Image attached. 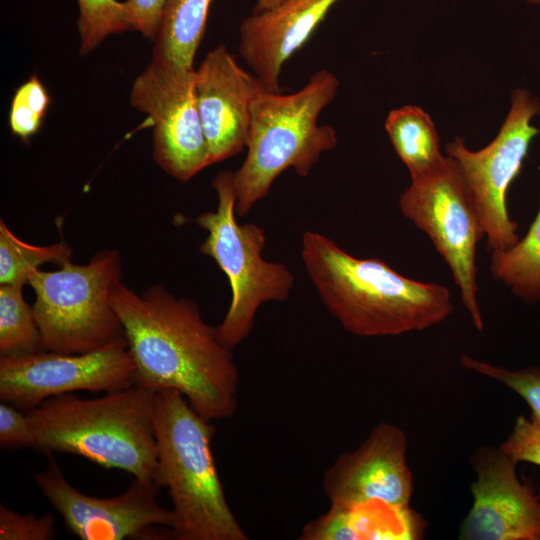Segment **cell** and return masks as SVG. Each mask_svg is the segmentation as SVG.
I'll return each instance as SVG.
<instances>
[{
    "mask_svg": "<svg viewBox=\"0 0 540 540\" xmlns=\"http://www.w3.org/2000/svg\"><path fill=\"white\" fill-rule=\"evenodd\" d=\"M111 300L125 331L136 384L155 392H180L208 421L235 414L238 367L196 302L175 296L163 285L138 294L122 282Z\"/></svg>",
    "mask_w": 540,
    "mask_h": 540,
    "instance_id": "cell-1",
    "label": "cell"
},
{
    "mask_svg": "<svg viewBox=\"0 0 540 540\" xmlns=\"http://www.w3.org/2000/svg\"><path fill=\"white\" fill-rule=\"evenodd\" d=\"M301 258L328 312L353 335L422 331L453 311L446 287L405 277L378 258H356L321 233L303 234Z\"/></svg>",
    "mask_w": 540,
    "mask_h": 540,
    "instance_id": "cell-2",
    "label": "cell"
},
{
    "mask_svg": "<svg viewBox=\"0 0 540 540\" xmlns=\"http://www.w3.org/2000/svg\"><path fill=\"white\" fill-rule=\"evenodd\" d=\"M155 395L135 383L99 398L83 399L71 393L48 398L25 412L33 433L32 448L47 455H78L161 485Z\"/></svg>",
    "mask_w": 540,
    "mask_h": 540,
    "instance_id": "cell-3",
    "label": "cell"
},
{
    "mask_svg": "<svg viewBox=\"0 0 540 540\" xmlns=\"http://www.w3.org/2000/svg\"><path fill=\"white\" fill-rule=\"evenodd\" d=\"M161 485L172 501V538L247 540L226 499L211 449L215 427L176 390L155 395Z\"/></svg>",
    "mask_w": 540,
    "mask_h": 540,
    "instance_id": "cell-4",
    "label": "cell"
},
{
    "mask_svg": "<svg viewBox=\"0 0 540 540\" xmlns=\"http://www.w3.org/2000/svg\"><path fill=\"white\" fill-rule=\"evenodd\" d=\"M338 87L337 77L321 69L294 93L262 88L256 94L247 155L233 172L237 216H246L286 169L294 168L299 176L306 177L321 154L337 145L335 129L320 125L318 118Z\"/></svg>",
    "mask_w": 540,
    "mask_h": 540,
    "instance_id": "cell-5",
    "label": "cell"
},
{
    "mask_svg": "<svg viewBox=\"0 0 540 540\" xmlns=\"http://www.w3.org/2000/svg\"><path fill=\"white\" fill-rule=\"evenodd\" d=\"M118 251L105 249L85 265L71 260L56 271L36 270L28 284L34 291L35 318L42 349L78 354L126 341L111 296L121 283Z\"/></svg>",
    "mask_w": 540,
    "mask_h": 540,
    "instance_id": "cell-6",
    "label": "cell"
},
{
    "mask_svg": "<svg viewBox=\"0 0 540 540\" xmlns=\"http://www.w3.org/2000/svg\"><path fill=\"white\" fill-rule=\"evenodd\" d=\"M211 184L218 205L216 211L204 212L196 219L197 225L208 232L199 249L217 263L231 287V303L217 333L232 350L251 333L261 305L283 302L290 296L295 277L284 263L263 258V228L237 222L233 171H220Z\"/></svg>",
    "mask_w": 540,
    "mask_h": 540,
    "instance_id": "cell-7",
    "label": "cell"
},
{
    "mask_svg": "<svg viewBox=\"0 0 540 540\" xmlns=\"http://www.w3.org/2000/svg\"><path fill=\"white\" fill-rule=\"evenodd\" d=\"M411 179L399 198V209L427 234L448 265L475 328L483 331L477 298L476 246L485 235L459 167L452 157L446 156L435 171Z\"/></svg>",
    "mask_w": 540,
    "mask_h": 540,
    "instance_id": "cell-8",
    "label": "cell"
},
{
    "mask_svg": "<svg viewBox=\"0 0 540 540\" xmlns=\"http://www.w3.org/2000/svg\"><path fill=\"white\" fill-rule=\"evenodd\" d=\"M539 113L540 101L516 89L509 113L489 145L471 151L462 138L456 137L446 146L476 205L490 254L506 251L519 241L517 223L508 214L506 193L520 173L532 139L539 133L531 125V119Z\"/></svg>",
    "mask_w": 540,
    "mask_h": 540,
    "instance_id": "cell-9",
    "label": "cell"
},
{
    "mask_svg": "<svg viewBox=\"0 0 540 540\" xmlns=\"http://www.w3.org/2000/svg\"><path fill=\"white\" fill-rule=\"evenodd\" d=\"M130 103L153 121V157L167 174L186 182L210 166L195 68L152 57L133 81Z\"/></svg>",
    "mask_w": 540,
    "mask_h": 540,
    "instance_id": "cell-10",
    "label": "cell"
},
{
    "mask_svg": "<svg viewBox=\"0 0 540 540\" xmlns=\"http://www.w3.org/2000/svg\"><path fill=\"white\" fill-rule=\"evenodd\" d=\"M135 384L127 341L78 354L40 350L1 356L0 399L26 412L53 396L113 392Z\"/></svg>",
    "mask_w": 540,
    "mask_h": 540,
    "instance_id": "cell-11",
    "label": "cell"
},
{
    "mask_svg": "<svg viewBox=\"0 0 540 540\" xmlns=\"http://www.w3.org/2000/svg\"><path fill=\"white\" fill-rule=\"evenodd\" d=\"M34 480L50 504L61 514L67 528L82 540L172 538V510L158 501V482L134 478L128 489L115 497L98 498L80 492L63 475L48 454L46 468Z\"/></svg>",
    "mask_w": 540,
    "mask_h": 540,
    "instance_id": "cell-12",
    "label": "cell"
},
{
    "mask_svg": "<svg viewBox=\"0 0 540 540\" xmlns=\"http://www.w3.org/2000/svg\"><path fill=\"white\" fill-rule=\"evenodd\" d=\"M404 430L380 422L354 450L339 455L323 475L330 506L353 507L380 502L405 509L414 490Z\"/></svg>",
    "mask_w": 540,
    "mask_h": 540,
    "instance_id": "cell-13",
    "label": "cell"
},
{
    "mask_svg": "<svg viewBox=\"0 0 540 540\" xmlns=\"http://www.w3.org/2000/svg\"><path fill=\"white\" fill-rule=\"evenodd\" d=\"M517 464L499 447H478L470 457L473 504L461 540H540V496L517 476Z\"/></svg>",
    "mask_w": 540,
    "mask_h": 540,
    "instance_id": "cell-14",
    "label": "cell"
},
{
    "mask_svg": "<svg viewBox=\"0 0 540 540\" xmlns=\"http://www.w3.org/2000/svg\"><path fill=\"white\" fill-rule=\"evenodd\" d=\"M195 74L198 108L212 165L246 147L253 100L265 87L237 63L225 45L208 52Z\"/></svg>",
    "mask_w": 540,
    "mask_h": 540,
    "instance_id": "cell-15",
    "label": "cell"
},
{
    "mask_svg": "<svg viewBox=\"0 0 540 540\" xmlns=\"http://www.w3.org/2000/svg\"><path fill=\"white\" fill-rule=\"evenodd\" d=\"M339 0H284L245 18L239 54L268 91L281 92L283 64L310 38Z\"/></svg>",
    "mask_w": 540,
    "mask_h": 540,
    "instance_id": "cell-16",
    "label": "cell"
},
{
    "mask_svg": "<svg viewBox=\"0 0 540 540\" xmlns=\"http://www.w3.org/2000/svg\"><path fill=\"white\" fill-rule=\"evenodd\" d=\"M423 522L411 510L380 502L353 507L330 506L302 529V540L419 539Z\"/></svg>",
    "mask_w": 540,
    "mask_h": 540,
    "instance_id": "cell-17",
    "label": "cell"
},
{
    "mask_svg": "<svg viewBox=\"0 0 540 540\" xmlns=\"http://www.w3.org/2000/svg\"><path fill=\"white\" fill-rule=\"evenodd\" d=\"M213 0H167L154 38L153 58L194 68Z\"/></svg>",
    "mask_w": 540,
    "mask_h": 540,
    "instance_id": "cell-18",
    "label": "cell"
},
{
    "mask_svg": "<svg viewBox=\"0 0 540 540\" xmlns=\"http://www.w3.org/2000/svg\"><path fill=\"white\" fill-rule=\"evenodd\" d=\"M385 128L411 178L427 175L444 163L446 156L441 154L437 130L420 107L407 105L392 110Z\"/></svg>",
    "mask_w": 540,
    "mask_h": 540,
    "instance_id": "cell-19",
    "label": "cell"
},
{
    "mask_svg": "<svg viewBox=\"0 0 540 540\" xmlns=\"http://www.w3.org/2000/svg\"><path fill=\"white\" fill-rule=\"evenodd\" d=\"M490 271L525 303L540 302V208L527 234L516 245L491 254Z\"/></svg>",
    "mask_w": 540,
    "mask_h": 540,
    "instance_id": "cell-20",
    "label": "cell"
},
{
    "mask_svg": "<svg viewBox=\"0 0 540 540\" xmlns=\"http://www.w3.org/2000/svg\"><path fill=\"white\" fill-rule=\"evenodd\" d=\"M24 285L0 286V353L13 356L42 349L41 333L33 306L23 297Z\"/></svg>",
    "mask_w": 540,
    "mask_h": 540,
    "instance_id": "cell-21",
    "label": "cell"
},
{
    "mask_svg": "<svg viewBox=\"0 0 540 540\" xmlns=\"http://www.w3.org/2000/svg\"><path fill=\"white\" fill-rule=\"evenodd\" d=\"M71 256V248L63 241L35 246L18 238L0 221V284H28L30 276L44 263L59 266Z\"/></svg>",
    "mask_w": 540,
    "mask_h": 540,
    "instance_id": "cell-22",
    "label": "cell"
},
{
    "mask_svg": "<svg viewBox=\"0 0 540 540\" xmlns=\"http://www.w3.org/2000/svg\"><path fill=\"white\" fill-rule=\"evenodd\" d=\"M81 55L93 51L105 38L131 30L126 6L118 0H77Z\"/></svg>",
    "mask_w": 540,
    "mask_h": 540,
    "instance_id": "cell-23",
    "label": "cell"
},
{
    "mask_svg": "<svg viewBox=\"0 0 540 540\" xmlns=\"http://www.w3.org/2000/svg\"><path fill=\"white\" fill-rule=\"evenodd\" d=\"M51 103L47 89L37 74H33L15 91L8 117L13 135L23 141L35 135Z\"/></svg>",
    "mask_w": 540,
    "mask_h": 540,
    "instance_id": "cell-24",
    "label": "cell"
},
{
    "mask_svg": "<svg viewBox=\"0 0 540 540\" xmlns=\"http://www.w3.org/2000/svg\"><path fill=\"white\" fill-rule=\"evenodd\" d=\"M459 361L464 368L492 378L521 396L531 409V417L540 423V367L509 370L467 354Z\"/></svg>",
    "mask_w": 540,
    "mask_h": 540,
    "instance_id": "cell-25",
    "label": "cell"
},
{
    "mask_svg": "<svg viewBox=\"0 0 540 540\" xmlns=\"http://www.w3.org/2000/svg\"><path fill=\"white\" fill-rule=\"evenodd\" d=\"M55 536V517L22 515L0 505V540H49Z\"/></svg>",
    "mask_w": 540,
    "mask_h": 540,
    "instance_id": "cell-26",
    "label": "cell"
},
{
    "mask_svg": "<svg viewBox=\"0 0 540 540\" xmlns=\"http://www.w3.org/2000/svg\"><path fill=\"white\" fill-rule=\"evenodd\" d=\"M499 448L516 463L540 466V423L532 417L518 415L509 436Z\"/></svg>",
    "mask_w": 540,
    "mask_h": 540,
    "instance_id": "cell-27",
    "label": "cell"
},
{
    "mask_svg": "<svg viewBox=\"0 0 540 540\" xmlns=\"http://www.w3.org/2000/svg\"><path fill=\"white\" fill-rule=\"evenodd\" d=\"M33 433L26 413L14 405L0 403V447L17 449L32 447Z\"/></svg>",
    "mask_w": 540,
    "mask_h": 540,
    "instance_id": "cell-28",
    "label": "cell"
},
{
    "mask_svg": "<svg viewBox=\"0 0 540 540\" xmlns=\"http://www.w3.org/2000/svg\"><path fill=\"white\" fill-rule=\"evenodd\" d=\"M167 0L124 1L131 30L154 40Z\"/></svg>",
    "mask_w": 540,
    "mask_h": 540,
    "instance_id": "cell-29",
    "label": "cell"
},
{
    "mask_svg": "<svg viewBox=\"0 0 540 540\" xmlns=\"http://www.w3.org/2000/svg\"><path fill=\"white\" fill-rule=\"evenodd\" d=\"M282 1L284 0H257L252 13H258V12L269 10L277 6L278 4H280Z\"/></svg>",
    "mask_w": 540,
    "mask_h": 540,
    "instance_id": "cell-30",
    "label": "cell"
},
{
    "mask_svg": "<svg viewBox=\"0 0 540 540\" xmlns=\"http://www.w3.org/2000/svg\"><path fill=\"white\" fill-rule=\"evenodd\" d=\"M526 1H528L529 3H532V4L540 3V0H526Z\"/></svg>",
    "mask_w": 540,
    "mask_h": 540,
    "instance_id": "cell-31",
    "label": "cell"
}]
</instances>
